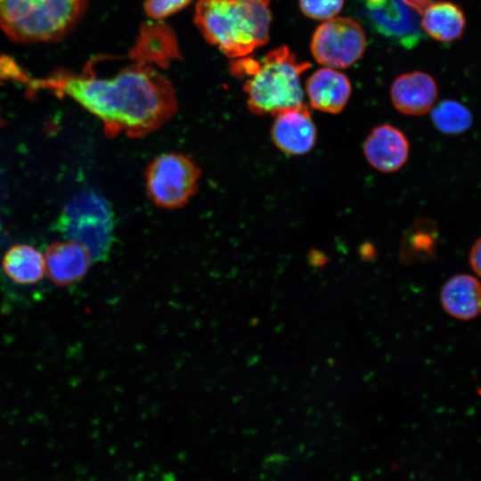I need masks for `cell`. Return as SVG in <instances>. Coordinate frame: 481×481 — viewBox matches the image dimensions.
Here are the masks:
<instances>
[{"instance_id":"obj_1","label":"cell","mask_w":481,"mask_h":481,"mask_svg":"<svg viewBox=\"0 0 481 481\" xmlns=\"http://www.w3.org/2000/svg\"><path fill=\"white\" fill-rule=\"evenodd\" d=\"M23 85L29 93L46 89L75 100L102 121L110 137L149 135L177 110L170 81L144 62L126 67L110 77H98L92 70L82 74L57 71L46 78L29 76Z\"/></svg>"},{"instance_id":"obj_2","label":"cell","mask_w":481,"mask_h":481,"mask_svg":"<svg viewBox=\"0 0 481 481\" xmlns=\"http://www.w3.org/2000/svg\"><path fill=\"white\" fill-rule=\"evenodd\" d=\"M194 21L225 55L244 57L269 40L270 0H199Z\"/></svg>"},{"instance_id":"obj_3","label":"cell","mask_w":481,"mask_h":481,"mask_svg":"<svg viewBox=\"0 0 481 481\" xmlns=\"http://www.w3.org/2000/svg\"><path fill=\"white\" fill-rule=\"evenodd\" d=\"M311 64L298 60L286 45L269 52L261 61L241 60L233 71L248 77L244 83L249 109L255 114L275 115L304 104L301 75Z\"/></svg>"},{"instance_id":"obj_4","label":"cell","mask_w":481,"mask_h":481,"mask_svg":"<svg viewBox=\"0 0 481 481\" xmlns=\"http://www.w3.org/2000/svg\"><path fill=\"white\" fill-rule=\"evenodd\" d=\"M86 0H2L0 27L13 41H54L76 25Z\"/></svg>"},{"instance_id":"obj_5","label":"cell","mask_w":481,"mask_h":481,"mask_svg":"<svg viewBox=\"0 0 481 481\" xmlns=\"http://www.w3.org/2000/svg\"><path fill=\"white\" fill-rule=\"evenodd\" d=\"M54 229L65 240L83 245L93 263L102 262L113 243L114 214L102 196L92 190L83 191L65 204Z\"/></svg>"},{"instance_id":"obj_6","label":"cell","mask_w":481,"mask_h":481,"mask_svg":"<svg viewBox=\"0 0 481 481\" xmlns=\"http://www.w3.org/2000/svg\"><path fill=\"white\" fill-rule=\"evenodd\" d=\"M200 176V168L187 156L176 152L163 153L146 169V191L155 205L168 209L178 208L196 193Z\"/></svg>"},{"instance_id":"obj_7","label":"cell","mask_w":481,"mask_h":481,"mask_svg":"<svg viewBox=\"0 0 481 481\" xmlns=\"http://www.w3.org/2000/svg\"><path fill=\"white\" fill-rule=\"evenodd\" d=\"M366 37L362 26L346 17L325 20L314 32L311 52L316 61L328 68L345 69L363 56Z\"/></svg>"},{"instance_id":"obj_8","label":"cell","mask_w":481,"mask_h":481,"mask_svg":"<svg viewBox=\"0 0 481 481\" xmlns=\"http://www.w3.org/2000/svg\"><path fill=\"white\" fill-rule=\"evenodd\" d=\"M371 27L395 43L412 48L420 38V13L404 0H361Z\"/></svg>"},{"instance_id":"obj_9","label":"cell","mask_w":481,"mask_h":481,"mask_svg":"<svg viewBox=\"0 0 481 481\" xmlns=\"http://www.w3.org/2000/svg\"><path fill=\"white\" fill-rule=\"evenodd\" d=\"M271 135L276 147L289 155L310 151L316 141V128L306 104L274 115Z\"/></svg>"},{"instance_id":"obj_10","label":"cell","mask_w":481,"mask_h":481,"mask_svg":"<svg viewBox=\"0 0 481 481\" xmlns=\"http://www.w3.org/2000/svg\"><path fill=\"white\" fill-rule=\"evenodd\" d=\"M45 273L55 285L69 286L80 281L93 263L87 249L71 241H55L45 255Z\"/></svg>"},{"instance_id":"obj_11","label":"cell","mask_w":481,"mask_h":481,"mask_svg":"<svg viewBox=\"0 0 481 481\" xmlns=\"http://www.w3.org/2000/svg\"><path fill=\"white\" fill-rule=\"evenodd\" d=\"M409 142L398 128L384 124L372 129L363 143V153L375 169L391 173L399 170L406 162Z\"/></svg>"},{"instance_id":"obj_12","label":"cell","mask_w":481,"mask_h":481,"mask_svg":"<svg viewBox=\"0 0 481 481\" xmlns=\"http://www.w3.org/2000/svg\"><path fill=\"white\" fill-rule=\"evenodd\" d=\"M390 95L395 108L405 115L421 116L431 110L437 96L434 78L422 71H411L392 83Z\"/></svg>"},{"instance_id":"obj_13","label":"cell","mask_w":481,"mask_h":481,"mask_svg":"<svg viewBox=\"0 0 481 481\" xmlns=\"http://www.w3.org/2000/svg\"><path fill=\"white\" fill-rule=\"evenodd\" d=\"M306 94L311 106L322 112L339 113L351 94L347 77L332 68L314 71L306 82Z\"/></svg>"},{"instance_id":"obj_14","label":"cell","mask_w":481,"mask_h":481,"mask_svg":"<svg viewBox=\"0 0 481 481\" xmlns=\"http://www.w3.org/2000/svg\"><path fill=\"white\" fill-rule=\"evenodd\" d=\"M130 56L138 62H152L167 67L170 60L179 56L171 29L161 22L144 24Z\"/></svg>"},{"instance_id":"obj_15","label":"cell","mask_w":481,"mask_h":481,"mask_svg":"<svg viewBox=\"0 0 481 481\" xmlns=\"http://www.w3.org/2000/svg\"><path fill=\"white\" fill-rule=\"evenodd\" d=\"M444 309L459 320H471L481 313V283L469 274L450 278L441 290Z\"/></svg>"},{"instance_id":"obj_16","label":"cell","mask_w":481,"mask_h":481,"mask_svg":"<svg viewBox=\"0 0 481 481\" xmlns=\"http://www.w3.org/2000/svg\"><path fill=\"white\" fill-rule=\"evenodd\" d=\"M420 15L421 29L430 37L440 42L458 39L466 25L462 10L451 2H430Z\"/></svg>"},{"instance_id":"obj_17","label":"cell","mask_w":481,"mask_h":481,"mask_svg":"<svg viewBox=\"0 0 481 481\" xmlns=\"http://www.w3.org/2000/svg\"><path fill=\"white\" fill-rule=\"evenodd\" d=\"M2 269L5 275L16 284H35L45 273L44 256L29 245H13L3 257Z\"/></svg>"},{"instance_id":"obj_18","label":"cell","mask_w":481,"mask_h":481,"mask_svg":"<svg viewBox=\"0 0 481 481\" xmlns=\"http://www.w3.org/2000/svg\"><path fill=\"white\" fill-rule=\"evenodd\" d=\"M431 118L437 129L449 135L465 132L472 123L469 109L452 100H444L436 105L431 111Z\"/></svg>"},{"instance_id":"obj_19","label":"cell","mask_w":481,"mask_h":481,"mask_svg":"<svg viewBox=\"0 0 481 481\" xmlns=\"http://www.w3.org/2000/svg\"><path fill=\"white\" fill-rule=\"evenodd\" d=\"M344 0H299L302 12L314 20H328L341 11Z\"/></svg>"},{"instance_id":"obj_20","label":"cell","mask_w":481,"mask_h":481,"mask_svg":"<svg viewBox=\"0 0 481 481\" xmlns=\"http://www.w3.org/2000/svg\"><path fill=\"white\" fill-rule=\"evenodd\" d=\"M192 0H145L144 10L154 20L167 18L187 6Z\"/></svg>"},{"instance_id":"obj_21","label":"cell","mask_w":481,"mask_h":481,"mask_svg":"<svg viewBox=\"0 0 481 481\" xmlns=\"http://www.w3.org/2000/svg\"><path fill=\"white\" fill-rule=\"evenodd\" d=\"M469 263L474 272L481 277V237H479L471 248Z\"/></svg>"},{"instance_id":"obj_22","label":"cell","mask_w":481,"mask_h":481,"mask_svg":"<svg viewBox=\"0 0 481 481\" xmlns=\"http://www.w3.org/2000/svg\"><path fill=\"white\" fill-rule=\"evenodd\" d=\"M409 5L416 9L420 13L428 5L431 0H404Z\"/></svg>"},{"instance_id":"obj_23","label":"cell","mask_w":481,"mask_h":481,"mask_svg":"<svg viewBox=\"0 0 481 481\" xmlns=\"http://www.w3.org/2000/svg\"><path fill=\"white\" fill-rule=\"evenodd\" d=\"M0 1H2V0H0Z\"/></svg>"}]
</instances>
